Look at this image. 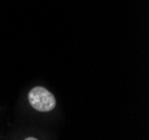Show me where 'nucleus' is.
<instances>
[{"label": "nucleus", "mask_w": 149, "mask_h": 140, "mask_svg": "<svg viewBox=\"0 0 149 140\" xmlns=\"http://www.w3.org/2000/svg\"><path fill=\"white\" fill-rule=\"evenodd\" d=\"M25 140H38L37 138H33V137H29V138H26Z\"/></svg>", "instance_id": "nucleus-2"}, {"label": "nucleus", "mask_w": 149, "mask_h": 140, "mask_svg": "<svg viewBox=\"0 0 149 140\" xmlns=\"http://www.w3.org/2000/svg\"><path fill=\"white\" fill-rule=\"evenodd\" d=\"M28 100L33 109L41 112L51 111L56 107V98L44 87L32 88L28 95Z\"/></svg>", "instance_id": "nucleus-1"}]
</instances>
